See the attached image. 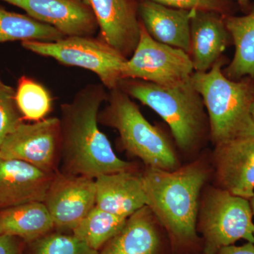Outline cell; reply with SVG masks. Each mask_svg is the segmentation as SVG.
I'll return each mask as SVG.
<instances>
[{"label":"cell","instance_id":"obj_1","mask_svg":"<svg viewBox=\"0 0 254 254\" xmlns=\"http://www.w3.org/2000/svg\"><path fill=\"white\" fill-rule=\"evenodd\" d=\"M108 93L103 84L91 83L61 105L60 163L62 173L91 177L133 170L134 165L117 156L98 127V116ZM60 171V170H59Z\"/></svg>","mask_w":254,"mask_h":254},{"label":"cell","instance_id":"obj_2","mask_svg":"<svg viewBox=\"0 0 254 254\" xmlns=\"http://www.w3.org/2000/svg\"><path fill=\"white\" fill-rule=\"evenodd\" d=\"M142 175L147 206L168 232L174 248H195L200 192L208 170L195 162L173 171L146 168Z\"/></svg>","mask_w":254,"mask_h":254},{"label":"cell","instance_id":"obj_3","mask_svg":"<svg viewBox=\"0 0 254 254\" xmlns=\"http://www.w3.org/2000/svg\"><path fill=\"white\" fill-rule=\"evenodd\" d=\"M224 64L220 58L208 71H195L190 78L203 100L215 145L254 136V120L251 113L254 87L245 80L227 78L222 70Z\"/></svg>","mask_w":254,"mask_h":254},{"label":"cell","instance_id":"obj_4","mask_svg":"<svg viewBox=\"0 0 254 254\" xmlns=\"http://www.w3.org/2000/svg\"><path fill=\"white\" fill-rule=\"evenodd\" d=\"M119 88L160 115L183 151H192L203 141L209 127L208 118L201 96L190 78L174 86L126 78L122 80Z\"/></svg>","mask_w":254,"mask_h":254},{"label":"cell","instance_id":"obj_5","mask_svg":"<svg viewBox=\"0 0 254 254\" xmlns=\"http://www.w3.org/2000/svg\"><path fill=\"white\" fill-rule=\"evenodd\" d=\"M98 122L118 131L124 148L141 159L146 168L173 171L180 168L168 138L142 115L136 103L120 88L109 91Z\"/></svg>","mask_w":254,"mask_h":254},{"label":"cell","instance_id":"obj_6","mask_svg":"<svg viewBox=\"0 0 254 254\" xmlns=\"http://www.w3.org/2000/svg\"><path fill=\"white\" fill-rule=\"evenodd\" d=\"M21 46L65 66L92 71L109 91L118 88L124 79L123 69L128 59L100 38L66 36L55 42L24 41Z\"/></svg>","mask_w":254,"mask_h":254},{"label":"cell","instance_id":"obj_7","mask_svg":"<svg viewBox=\"0 0 254 254\" xmlns=\"http://www.w3.org/2000/svg\"><path fill=\"white\" fill-rule=\"evenodd\" d=\"M203 254H216L240 240L254 243L253 212L247 198L220 188L206 192L199 208Z\"/></svg>","mask_w":254,"mask_h":254},{"label":"cell","instance_id":"obj_8","mask_svg":"<svg viewBox=\"0 0 254 254\" xmlns=\"http://www.w3.org/2000/svg\"><path fill=\"white\" fill-rule=\"evenodd\" d=\"M193 71L188 53L155 41L141 23L139 41L125 63L124 79H139L160 86H174L189 81Z\"/></svg>","mask_w":254,"mask_h":254},{"label":"cell","instance_id":"obj_9","mask_svg":"<svg viewBox=\"0 0 254 254\" xmlns=\"http://www.w3.org/2000/svg\"><path fill=\"white\" fill-rule=\"evenodd\" d=\"M0 156L25 162L46 173H56L60 161V119L23 122L0 145Z\"/></svg>","mask_w":254,"mask_h":254},{"label":"cell","instance_id":"obj_10","mask_svg":"<svg viewBox=\"0 0 254 254\" xmlns=\"http://www.w3.org/2000/svg\"><path fill=\"white\" fill-rule=\"evenodd\" d=\"M95 179L57 171L50 184L46 205L55 227L73 231L95 207Z\"/></svg>","mask_w":254,"mask_h":254},{"label":"cell","instance_id":"obj_11","mask_svg":"<svg viewBox=\"0 0 254 254\" xmlns=\"http://www.w3.org/2000/svg\"><path fill=\"white\" fill-rule=\"evenodd\" d=\"M91 7L99 38L128 59L140 38L141 21L136 0H83Z\"/></svg>","mask_w":254,"mask_h":254},{"label":"cell","instance_id":"obj_12","mask_svg":"<svg viewBox=\"0 0 254 254\" xmlns=\"http://www.w3.org/2000/svg\"><path fill=\"white\" fill-rule=\"evenodd\" d=\"M22 9L36 21L49 25L64 36H93L98 23L83 0H0Z\"/></svg>","mask_w":254,"mask_h":254},{"label":"cell","instance_id":"obj_13","mask_svg":"<svg viewBox=\"0 0 254 254\" xmlns=\"http://www.w3.org/2000/svg\"><path fill=\"white\" fill-rule=\"evenodd\" d=\"M215 176L219 188L250 199L254 195V136L215 145Z\"/></svg>","mask_w":254,"mask_h":254},{"label":"cell","instance_id":"obj_14","mask_svg":"<svg viewBox=\"0 0 254 254\" xmlns=\"http://www.w3.org/2000/svg\"><path fill=\"white\" fill-rule=\"evenodd\" d=\"M55 173L0 156V210L30 202H44Z\"/></svg>","mask_w":254,"mask_h":254},{"label":"cell","instance_id":"obj_15","mask_svg":"<svg viewBox=\"0 0 254 254\" xmlns=\"http://www.w3.org/2000/svg\"><path fill=\"white\" fill-rule=\"evenodd\" d=\"M95 206L125 219L147 206L143 175L133 170L95 178Z\"/></svg>","mask_w":254,"mask_h":254},{"label":"cell","instance_id":"obj_16","mask_svg":"<svg viewBox=\"0 0 254 254\" xmlns=\"http://www.w3.org/2000/svg\"><path fill=\"white\" fill-rule=\"evenodd\" d=\"M197 10L169 7L152 0L138 1V17L155 41L190 54V23Z\"/></svg>","mask_w":254,"mask_h":254},{"label":"cell","instance_id":"obj_17","mask_svg":"<svg viewBox=\"0 0 254 254\" xmlns=\"http://www.w3.org/2000/svg\"><path fill=\"white\" fill-rule=\"evenodd\" d=\"M222 14L195 11L190 23V57L195 72H205L221 58L230 34Z\"/></svg>","mask_w":254,"mask_h":254},{"label":"cell","instance_id":"obj_18","mask_svg":"<svg viewBox=\"0 0 254 254\" xmlns=\"http://www.w3.org/2000/svg\"><path fill=\"white\" fill-rule=\"evenodd\" d=\"M160 222L148 206L127 219L98 254H164Z\"/></svg>","mask_w":254,"mask_h":254},{"label":"cell","instance_id":"obj_19","mask_svg":"<svg viewBox=\"0 0 254 254\" xmlns=\"http://www.w3.org/2000/svg\"><path fill=\"white\" fill-rule=\"evenodd\" d=\"M55 228L43 202H30L0 210V235L33 242Z\"/></svg>","mask_w":254,"mask_h":254},{"label":"cell","instance_id":"obj_20","mask_svg":"<svg viewBox=\"0 0 254 254\" xmlns=\"http://www.w3.org/2000/svg\"><path fill=\"white\" fill-rule=\"evenodd\" d=\"M225 26L235 46L232 63L223 70L225 76L237 81L254 77V7L248 14L224 18Z\"/></svg>","mask_w":254,"mask_h":254},{"label":"cell","instance_id":"obj_21","mask_svg":"<svg viewBox=\"0 0 254 254\" xmlns=\"http://www.w3.org/2000/svg\"><path fill=\"white\" fill-rule=\"evenodd\" d=\"M64 37L53 26L0 6V44L13 41L55 42Z\"/></svg>","mask_w":254,"mask_h":254},{"label":"cell","instance_id":"obj_22","mask_svg":"<svg viewBox=\"0 0 254 254\" xmlns=\"http://www.w3.org/2000/svg\"><path fill=\"white\" fill-rule=\"evenodd\" d=\"M127 220L95 206L73 229V235L99 252L122 230Z\"/></svg>","mask_w":254,"mask_h":254},{"label":"cell","instance_id":"obj_23","mask_svg":"<svg viewBox=\"0 0 254 254\" xmlns=\"http://www.w3.org/2000/svg\"><path fill=\"white\" fill-rule=\"evenodd\" d=\"M15 98L21 116L28 121L44 120L53 108L49 91L28 76H23L18 79Z\"/></svg>","mask_w":254,"mask_h":254},{"label":"cell","instance_id":"obj_24","mask_svg":"<svg viewBox=\"0 0 254 254\" xmlns=\"http://www.w3.org/2000/svg\"><path fill=\"white\" fill-rule=\"evenodd\" d=\"M35 243L33 254H98L74 235L48 234Z\"/></svg>","mask_w":254,"mask_h":254},{"label":"cell","instance_id":"obj_25","mask_svg":"<svg viewBox=\"0 0 254 254\" xmlns=\"http://www.w3.org/2000/svg\"><path fill=\"white\" fill-rule=\"evenodd\" d=\"M15 95L16 90L6 84L0 76V145L23 123Z\"/></svg>","mask_w":254,"mask_h":254},{"label":"cell","instance_id":"obj_26","mask_svg":"<svg viewBox=\"0 0 254 254\" xmlns=\"http://www.w3.org/2000/svg\"><path fill=\"white\" fill-rule=\"evenodd\" d=\"M159 3L175 8L185 10L213 11L222 14L226 10L225 0H152Z\"/></svg>","mask_w":254,"mask_h":254},{"label":"cell","instance_id":"obj_27","mask_svg":"<svg viewBox=\"0 0 254 254\" xmlns=\"http://www.w3.org/2000/svg\"><path fill=\"white\" fill-rule=\"evenodd\" d=\"M0 254H21L18 239L0 235Z\"/></svg>","mask_w":254,"mask_h":254},{"label":"cell","instance_id":"obj_28","mask_svg":"<svg viewBox=\"0 0 254 254\" xmlns=\"http://www.w3.org/2000/svg\"><path fill=\"white\" fill-rule=\"evenodd\" d=\"M216 254H254V243L247 242L242 246L230 245L222 247Z\"/></svg>","mask_w":254,"mask_h":254},{"label":"cell","instance_id":"obj_29","mask_svg":"<svg viewBox=\"0 0 254 254\" xmlns=\"http://www.w3.org/2000/svg\"><path fill=\"white\" fill-rule=\"evenodd\" d=\"M237 1L241 6H244V7H248L249 4H250V0H237Z\"/></svg>","mask_w":254,"mask_h":254},{"label":"cell","instance_id":"obj_30","mask_svg":"<svg viewBox=\"0 0 254 254\" xmlns=\"http://www.w3.org/2000/svg\"><path fill=\"white\" fill-rule=\"evenodd\" d=\"M250 200L251 207H252V212H253V215H254V195Z\"/></svg>","mask_w":254,"mask_h":254},{"label":"cell","instance_id":"obj_31","mask_svg":"<svg viewBox=\"0 0 254 254\" xmlns=\"http://www.w3.org/2000/svg\"><path fill=\"white\" fill-rule=\"evenodd\" d=\"M251 113H252V117H253L254 120V101L252 105V108H251Z\"/></svg>","mask_w":254,"mask_h":254},{"label":"cell","instance_id":"obj_32","mask_svg":"<svg viewBox=\"0 0 254 254\" xmlns=\"http://www.w3.org/2000/svg\"><path fill=\"white\" fill-rule=\"evenodd\" d=\"M136 1H140V0H136Z\"/></svg>","mask_w":254,"mask_h":254},{"label":"cell","instance_id":"obj_33","mask_svg":"<svg viewBox=\"0 0 254 254\" xmlns=\"http://www.w3.org/2000/svg\"></svg>","mask_w":254,"mask_h":254}]
</instances>
